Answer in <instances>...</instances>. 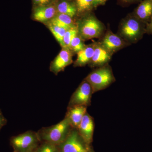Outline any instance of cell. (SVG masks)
<instances>
[{
	"instance_id": "23",
	"label": "cell",
	"mask_w": 152,
	"mask_h": 152,
	"mask_svg": "<svg viewBox=\"0 0 152 152\" xmlns=\"http://www.w3.org/2000/svg\"><path fill=\"white\" fill-rule=\"evenodd\" d=\"M34 4L37 7H44L52 4L53 0H33Z\"/></svg>"
},
{
	"instance_id": "25",
	"label": "cell",
	"mask_w": 152,
	"mask_h": 152,
	"mask_svg": "<svg viewBox=\"0 0 152 152\" xmlns=\"http://www.w3.org/2000/svg\"><path fill=\"white\" fill-rule=\"evenodd\" d=\"M145 29L146 32L149 34H152V16L150 22L147 24Z\"/></svg>"
},
{
	"instance_id": "2",
	"label": "cell",
	"mask_w": 152,
	"mask_h": 152,
	"mask_svg": "<svg viewBox=\"0 0 152 152\" xmlns=\"http://www.w3.org/2000/svg\"><path fill=\"white\" fill-rule=\"evenodd\" d=\"M85 80L89 83L94 93L106 88L115 81V79L111 68L105 66L93 71Z\"/></svg>"
},
{
	"instance_id": "24",
	"label": "cell",
	"mask_w": 152,
	"mask_h": 152,
	"mask_svg": "<svg viewBox=\"0 0 152 152\" xmlns=\"http://www.w3.org/2000/svg\"><path fill=\"white\" fill-rule=\"evenodd\" d=\"M7 123V119L3 115L2 113L0 110V130Z\"/></svg>"
},
{
	"instance_id": "9",
	"label": "cell",
	"mask_w": 152,
	"mask_h": 152,
	"mask_svg": "<svg viewBox=\"0 0 152 152\" xmlns=\"http://www.w3.org/2000/svg\"><path fill=\"white\" fill-rule=\"evenodd\" d=\"M94 125L92 117L86 113L78 127V132L85 143L89 144L92 142Z\"/></svg>"
},
{
	"instance_id": "17",
	"label": "cell",
	"mask_w": 152,
	"mask_h": 152,
	"mask_svg": "<svg viewBox=\"0 0 152 152\" xmlns=\"http://www.w3.org/2000/svg\"><path fill=\"white\" fill-rule=\"evenodd\" d=\"M56 7L58 13L67 15L72 18L75 15L77 12L76 6L66 1H61Z\"/></svg>"
},
{
	"instance_id": "1",
	"label": "cell",
	"mask_w": 152,
	"mask_h": 152,
	"mask_svg": "<svg viewBox=\"0 0 152 152\" xmlns=\"http://www.w3.org/2000/svg\"><path fill=\"white\" fill-rule=\"evenodd\" d=\"M71 127L66 117L56 124L41 129L37 133L40 140L57 145L64 141L70 132Z\"/></svg>"
},
{
	"instance_id": "29",
	"label": "cell",
	"mask_w": 152,
	"mask_h": 152,
	"mask_svg": "<svg viewBox=\"0 0 152 152\" xmlns=\"http://www.w3.org/2000/svg\"><path fill=\"white\" fill-rule=\"evenodd\" d=\"M17 152L16 151H15V152Z\"/></svg>"
},
{
	"instance_id": "5",
	"label": "cell",
	"mask_w": 152,
	"mask_h": 152,
	"mask_svg": "<svg viewBox=\"0 0 152 152\" xmlns=\"http://www.w3.org/2000/svg\"><path fill=\"white\" fill-rule=\"evenodd\" d=\"M39 140L37 133L29 131L14 137L12 142L17 152H29L35 148Z\"/></svg>"
},
{
	"instance_id": "16",
	"label": "cell",
	"mask_w": 152,
	"mask_h": 152,
	"mask_svg": "<svg viewBox=\"0 0 152 152\" xmlns=\"http://www.w3.org/2000/svg\"><path fill=\"white\" fill-rule=\"evenodd\" d=\"M47 24L56 25L67 29L76 26L72 18L64 14L58 13L53 19Z\"/></svg>"
},
{
	"instance_id": "26",
	"label": "cell",
	"mask_w": 152,
	"mask_h": 152,
	"mask_svg": "<svg viewBox=\"0 0 152 152\" xmlns=\"http://www.w3.org/2000/svg\"><path fill=\"white\" fill-rule=\"evenodd\" d=\"M107 1V0H98L99 4H102V3L105 2Z\"/></svg>"
},
{
	"instance_id": "18",
	"label": "cell",
	"mask_w": 152,
	"mask_h": 152,
	"mask_svg": "<svg viewBox=\"0 0 152 152\" xmlns=\"http://www.w3.org/2000/svg\"><path fill=\"white\" fill-rule=\"evenodd\" d=\"M47 25L53 35L56 38L58 42L61 46L64 36L67 30L68 29L64 28L61 27L56 25L50 24H47Z\"/></svg>"
},
{
	"instance_id": "10",
	"label": "cell",
	"mask_w": 152,
	"mask_h": 152,
	"mask_svg": "<svg viewBox=\"0 0 152 152\" xmlns=\"http://www.w3.org/2000/svg\"><path fill=\"white\" fill-rule=\"evenodd\" d=\"M101 45L111 54L125 46L126 43L119 36L109 31L106 33Z\"/></svg>"
},
{
	"instance_id": "6",
	"label": "cell",
	"mask_w": 152,
	"mask_h": 152,
	"mask_svg": "<svg viewBox=\"0 0 152 152\" xmlns=\"http://www.w3.org/2000/svg\"><path fill=\"white\" fill-rule=\"evenodd\" d=\"M83 140L76 129L70 132L65 140L60 145L61 152H88Z\"/></svg>"
},
{
	"instance_id": "3",
	"label": "cell",
	"mask_w": 152,
	"mask_h": 152,
	"mask_svg": "<svg viewBox=\"0 0 152 152\" xmlns=\"http://www.w3.org/2000/svg\"><path fill=\"white\" fill-rule=\"evenodd\" d=\"M144 23L136 17L128 18L121 24L120 34L126 40L135 43L141 39L146 32Z\"/></svg>"
},
{
	"instance_id": "27",
	"label": "cell",
	"mask_w": 152,
	"mask_h": 152,
	"mask_svg": "<svg viewBox=\"0 0 152 152\" xmlns=\"http://www.w3.org/2000/svg\"><path fill=\"white\" fill-rule=\"evenodd\" d=\"M125 1H132V0H124Z\"/></svg>"
},
{
	"instance_id": "4",
	"label": "cell",
	"mask_w": 152,
	"mask_h": 152,
	"mask_svg": "<svg viewBox=\"0 0 152 152\" xmlns=\"http://www.w3.org/2000/svg\"><path fill=\"white\" fill-rule=\"evenodd\" d=\"M77 26L79 34L84 40L99 37L104 31L103 24L93 16L82 19Z\"/></svg>"
},
{
	"instance_id": "21",
	"label": "cell",
	"mask_w": 152,
	"mask_h": 152,
	"mask_svg": "<svg viewBox=\"0 0 152 152\" xmlns=\"http://www.w3.org/2000/svg\"><path fill=\"white\" fill-rule=\"evenodd\" d=\"M83 40L79 34H78L72 40L69 49L72 52L77 53L83 50L86 46Z\"/></svg>"
},
{
	"instance_id": "11",
	"label": "cell",
	"mask_w": 152,
	"mask_h": 152,
	"mask_svg": "<svg viewBox=\"0 0 152 152\" xmlns=\"http://www.w3.org/2000/svg\"><path fill=\"white\" fill-rule=\"evenodd\" d=\"M57 14L56 7L52 4L36 7L33 13V18L37 21L48 23Z\"/></svg>"
},
{
	"instance_id": "22",
	"label": "cell",
	"mask_w": 152,
	"mask_h": 152,
	"mask_svg": "<svg viewBox=\"0 0 152 152\" xmlns=\"http://www.w3.org/2000/svg\"><path fill=\"white\" fill-rule=\"evenodd\" d=\"M56 145L45 142L35 152H58Z\"/></svg>"
},
{
	"instance_id": "8",
	"label": "cell",
	"mask_w": 152,
	"mask_h": 152,
	"mask_svg": "<svg viewBox=\"0 0 152 152\" xmlns=\"http://www.w3.org/2000/svg\"><path fill=\"white\" fill-rule=\"evenodd\" d=\"M72 52L69 49L62 48L50 66V70L57 75L73 62Z\"/></svg>"
},
{
	"instance_id": "15",
	"label": "cell",
	"mask_w": 152,
	"mask_h": 152,
	"mask_svg": "<svg viewBox=\"0 0 152 152\" xmlns=\"http://www.w3.org/2000/svg\"><path fill=\"white\" fill-rule=\"evenodd\" d=\"M136 18L143 23L152 16V0H145L138 6L136 12Z\"/></svg>"
},
{
	"instance_id": "12",
	"label": "cell",
	"mask_w": 152,
	"mask_h": 152,
	"mask_svg": "<svg viewBox=\"0 0 152 152\" xmlns=\"http://www.w3.org/2000/svg\"><path fill=\"white\" fill-rule=\"evenodd\" d=\"M111 56L112 54L101 44H95L94 55L89 64L93 66H104L110 61Z\"/></svg>"
},
{
	"instance_id": "28",
	"label": "cell",
	"mask_w": 152,
	"mask_h": 152,
	"mask_svg": "<svg viewBox=\"0 0 152 152\" xmlns=\"http://www.w3.org/2000/svg\"><path fill=\"white\" fill-rule=\"evenodd\" d=\"M29 152H34V151H30Z\"/></svg>"
},
{
	"instance_id": "19",
	"label": "cell",
	"mask_w": 152,
	"mask_h": 152,
	"mask_svg": "<svg viewBox=\"0 0 152 152\" xmlns=\"http://www.w3.org/2000/svg\"><path fill=\"white\" fill-rule=\"evenodd\" d=\"M99 4L98 0H76L77 12H83Z\"/></svg>"
},
{
	"instance_id": "13",
	"label": "cell",
	"mask_w": 152,
	"mask_h": 152,
	"mask_svg": "<svg viewBox=\"0 0 152 152\" xmlns=\"http://www.w3.org/2000/svg\"><path fill=\"white\" fill-rule=\"evenodd\" d=\"M87 107L85 106H73L70 107L66 118L69 120L71 127L77 129L83 118L86 113Z\"/></svg>"
},
{
	"instance_id": "20",
	"label": "cell",
	"mask_w": 152,
	"mask_h": 152,
	"mask_svg": "<svg viewBox=\"0 0 152 152\" xmlns=\"http://www.w3.org/2000/svg\"><path fill=\"white\" fill-rule=\"evenodd\" d=\"M78 34V31L77 26L67 30L63 38L62 44L61 45L62 48H69L72 40Z\"/></svg>"
},
{
	"instance_id": "7",
	"label": "cell",
	"mask_w": 152,
	"mask_h": 152,
	"mask_svg": "<svg viewBox=\"0 0 152 152\" xmlns=\"http://www.w3.org/2000/svg\"><path fill=\"white\" fill-rule=\"evenodd\" d=\"M93 94V90L91 85L85 80L72 96L70 101V107L77 105L87 107L90 104Z\"/></svg>"
},
{
	"instance_id": "14",
	"label": "cell",
	"mask_w": 152,
	"mask_h": 152,
	"mask_svg": "<svg viewBox=\"0 0 152 152\" xmlns=\"http://www.w3.org/2000/svg\"><path fill=\"white\" fill-rule=\"evenodd\" d=\"M95 44L85 46L83 50L77 53V59L74 63L75 67L83 66L89 64L94 55Z\"/></svg>"
}]
</instances>
